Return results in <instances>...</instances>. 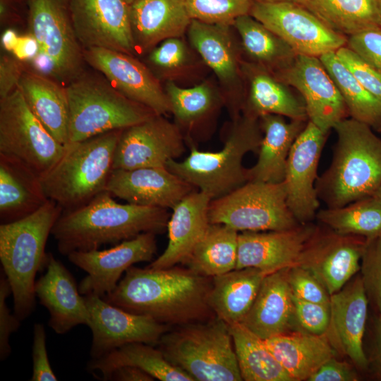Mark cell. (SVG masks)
<instances>
[{
  "instance_id": "obj_5",
  "label": "cell",
  "mask_w": 381,
  "mask_h": 381,
  "mask_svg": "<svg viewBox=\"0 0 381 381\" xmlns=\"http://www.w3.org/2000/svg\"><path fill=\"white\" fill-rule=\"evenodd\" d=\"M262 131L259 118L241 113L232 119L223 147L216 152L190 145L183 160H171L166 167L212 199L224 196L248 182L244 156L258 152Z\"/></svg>"
},
{
  "instance_id": "obj_31",
  "label": "cell",
  "mask_w": 381,
  "mask_h": 381,
  "mask_svg": "<svg viewBox=\"0 0 381 381\" xmlns=\"http://www.w3.org/2000/svg\"><path fill=\"white\" fill-rule=\"evenodd\" d=\"M259 120L263 135L258 160L247 169L248 181L283 182L290 150L307 122H287L284 116L271 114L260 116Z\"/></svg>"
},
{
  "instance_id": "obj_38",
  "label": "cell",
  "mask_w": 381,
  "mask_h": 381,
  "mask_svg": "<svg viewBox=\"0 0 381 381\" xmlns=\"http://www.w3.org/2000/svg\"><path fill=\"white\" fill-rule=\"evenodd\" d=\"M238 232L222 224H210L182 263L194 272L214 277L236 267Z\"/></svg>"
},
{
  "instance_id": "obj_14",
  "label": "cell",
  "mask_w": 381,
  "mask_h": 381,
  "mask_svg": "<svg viewBox=\"0 0 381 381\" xmlns=\"http://www.w3.org/2000/svg\"><path fill=\"white\" fill-rule=\"evenodd\" d=\"M156 235L143 233L109 249L68 254V260L87 273L78 285L80 294L103 298L115 289L129 267L138 262H152L157 250Z\"/></svg>"
},
{
  "instance_id": "obj_55",
  "label": "cell",
  "mask_w": 381,
  "mask_h": 381,
  "mask_svg": "<svg viewBox=\"0 0 381 381\" xmlns=\"http://www.w3.org/2000/svg\"><path fill=\"white\" fill-rule=\"evenodd\" d=\"M40 46L37 40L30 33L19 35L11 54L17 59L28 64L38 54Z\"/></svg>"
},
{
  "instance_id": "obj_59",
  "label": "cell",
  "mask_w": 381,
  "mask_h": 381,
  "mask_svg": "<svg viewBox=\"0 0 381 381\" xmlns=\"http://www.w3.org/2000/svg\"><path fill=\"white\" fill-rule=\"evenodd\" d=\"M373 195L381 200V185L378 187Z\"/></svg>"
},
{
  "instance_id": "obj_11",
  "label": "cell",
  "mask_w": 381,
  "mask_h": 381,
  "mask_svg": "<svg viewBox=\"0 0 381 381\" xmlns=\"http://www.w3.org/2000/svg\"><path fill=\"white\" fill-rule=\"evenodd\" d=\"M250 15L282 39L296 54L320 57L346 45L345 35L296 2L253 1Z\"/></svg>"
},
{
  "instance_id": "obj_57",
  "label": "cell",
  "mask_w": 381,
  "mask_h": 381,
  "mask_svg": "<svg viewBox=\"0 0 381 381\" xmlns=\"http://www.w3.org/2000/svg\"><path fill=\"white\" fill-rule=\"evenodd\" d=\"M19 35L15 29L11 28H6L1 36V44L3 49L11 54L17 43Z\"/></svg>"
},
{
  "instance_id": "obj_28",
  "label": "cell",
  "mask_w": 381,
  "mask_h": 381,
  "mask_svg": "<svg viewBox=\"0 0 381 381\" xmlns=\"http://www.w3.org/2000/svg\"><path fill=\"white\" fill-rule=\"evenodd\" d=\"M288 268L265 277L250 309L241 323L264 340L294 332V327L297 325L287 279Z\"/></svg>"
},
{
  "instance_id": "obj_51",
  "label": "cell",
  "mask_w": 381,
  "mask_h": 381,
  "mask_svg": "<svg viewBox=\"0 0 381 381\" xmlns=\"http://www.w3.org/2000/svg\"><path fill=\"white\" fill-rule=\"evenodd\" d=\"M32 373L31 381H56L50 365L46 346V332L43 325L35 323L32 347Z\"/></svg>"
},
{
  "instance_id": "obj_39",
  "label": "cell",
  "mask_w": 381,
  "mask_h": 381,
  "mask_svg": "<svg viewBox=\"0 0 381 381\" xmlns=\"http://www.w3.org/2000/svg\"><path fill=\"white\" fill-rule=\"evenodd\" d=\"M229 329L243 380L293 381L264 339L241 323L229 325Z\"/></svg>"
},
{
  "instance_id": "obj_23",
  "label": "cell",
  "mask_w": 381,
  "mask_h": 381,
  "mask_svg": "<svg viewBox=\"0 0 381 381\" xmlns=\"http://www.w3.org/2000/svg\"><path fill=\"white\" fill-rule=\"evenodd\" d=\"M368 299L361 274L330 296L331 319L325 334L333 347L362 370H368L363 348Z\"/></svg>"
},
{
  "instance_id": "obj_19",
  "label": "cell",
  "mask_w": 381,
  "mask_h": 381,
  "mask_svg": "<svg viewBox=\"0 0 381 381\" xmlns=\"http://www.w3.org/2000/svg\"><path fill=\"white\" fill-rule=\"evenodd\" d=\"M86 64L101 73L120 93L156 114H171V105L161 81L135 56L103 49H83Z\"/></svg>"
},
{
  "instance_id": "obj_29",
  "label": "cell",
  "mask_w": 381,
  "mask_h": 381,
  "mask_svg": "<svg viewBox=\"0 0 381 381\" xmlns=\"http://www.w3.org/2000/svg\"><path fill=\"white\" fill-rule=\"evenodd\" d=\"M164 90L171 105L174 123L181 131L187 146L202 140V133L217 116L224 102L219 87L205 80L190 87L165 82Z\"/></svg>"
},
{
  "instance_id": "obj_10",
  "label": "cell",
  "mask_w": 381,
  "mask_h": 381,
  "mask_svg": "<svg viewBox=\"0 0 381 381\" xmlns=\"http://www.w3.org/2000/svg\"><path fill=\"white\" fill-rule=\"evenodd\" d=\"M58 142L28 107L18 87L0 99V155L15 159L40 177L49 171L64 153Z\"/></svg>"
},
{
  "instance_id": "obj_32",
  "label": "cell",
  "mask_w": 381,
  "mask_h": 381,
  "mask_svg": "<svg viewBox=\"0 0 381 381\" xmlns=\"http://www.w3.org/2000/svg\"><path fill=\"white\" fill-rule=\"evenodd\" d=\"M18 88L32 111L60 143H69V105L66 87L57 80L26 69Z\"/></svg>"
},
{
  "instance_id": "obj_36",
  "label": "cell",
  "mask_w": 381,
  "mask_h": 381,
  "mask_svg": "<svg viewBox=\"0 0 381 381\" xmlns=\"http://www.w3.org/2000/svg\"><path fill=\"white\" fill-rule=\"evenodd\" d=\"M131 365L139 368L162 381H194L186 372L171 364L155 346L133 342L121 346L104 356L92 358L87 365L90 372L99 371L103 380H108L116 368Z\"/></svg>"
},
{
  "instance_id": "obj_52",
  "label": "cell",
  "mask_w": 381,
  "mask_h": 381,
  "mask_svg": "<svg viewBox=\"0 0 381 381\" xmlns=\"http://www.w3.org/2000/svg\"><path fill=\"white\" fill-rule=\"evenodd\" d=\"M4 53L0 58V99L4 98L18 87L27 64L12 54Z\"/></svg>"
},
{
  "instance_id": "obj_20",
  "label": "cell",
  "mask_w": 381,
  "mask_h": 381,
  "mask_svg": "<svg viewBox=\"0 0 381 381\" xmlns=\"http://www.w3.org/2000/svg\"><path fill=\"white\" fill-rule=\"evenodd\" d=\"M365 245L363 237L341 234L330 229L321 231L318 227L295 265L312 273L331 296L360 271Z\"/></svg>"
},
{
  "instance_id": "obj_15",
  "label": "cell",
  "mask_w": 381,
  "mask_h": 381,
  "mask_svg": "<svg viewBox=\"0 0 381 381\" xmlns=\"http://www.w3.org/2000/svg\"><path fill=\"white\" fill-rule=\"evenodd\" d=\"M184 136L164 116L150 119L122 130L117 143L113 169L166 167L186 150Z\"/></svg>"
},
{
  "instance_id": "obj_21",
  "label": "cell",
  "mask_w": 381,
  "mask_h": 381,
  "mask_svg": "<svg viewBox=\"0 0 381 381\" xmlns=\"http://www.w3.org/2000/svg\"><path fill=\"white\" fill-rule=\"evenodd\" d=\"M327 133L308 121L290 150L284 183L287 205L300 224L316 217L320 206L315 183Z\"/></svg>"
},
{
  "instance_id": "obj_8",
  "label": "cell",
  "mask_w": 381,
  "mask_h": 381,
  "mask_svg": "<svg viewBox=\"0 0 381 381\" xmlns=\"http://www.w3.org/2000/svg\"><path fill=\"white\" fill-rule=\"evenodd\" d=\"M66 87L69 105V142L124 129L157 115L123 95L104 77L84 72Z\"/></svg>"
},
{
  "instance_id": "obj_54",
  "label": "cell",
  "mask_w": 381,
  "mask_h": 381,
  "mask_svg": "<svg viewBox=\"0 0 381 381\" xmlns=\"http://www.w3.org/2000/svg\"><path fill=\"white\" fill-rule=\"evenodd\" d=\"M368 359V370L381 381V315L377 314L373 322Z\"/></svg>"
},
{
  "instance_id": "obj_12",
  "label": "cell",
  "mask_w": 381,
  "mask_h": 381,
  "mask_svg": "<svg viewBox=\"0 0 381 381\" xmlns=\"http://www.w3.org/2000/svg\"><path fill=\"white\" fill-rule=\"evenodd\" d=\"M28 33L55 65L57 80L66 85L84 73L83 48L75 36L67 0H28Z\"/></svg>"
},
{
  "instance_id": "obj_22",
  "label": "cell",
  "mask_w": 381,
  "mask_h": 381,
  "mask_svg": "<svg viewBox=\"0 0 381 381\" xmlns=\"http://www.w3.org/2000/svg\"><path fill=\"white\" fill-rule=\"evenodd\" d=\"M195 190L167 167L113 169L105 189L130 204L167 210Z\"/></svg>"
},
{
  "instance_id": "obj_61",
  "label": "cell",
  "mask_w": 381,
  "mask_h": 381,
  "mask_svg": "<svg viewBox=\"0 0 381 381\" xmlns=\"http://www.w3.org/2000/svg\"><path fill=\"white\" fill-rule=\"evenodd\" d=\"M125 2H126L128 4H131L133 1L135 0H123Z\"/></svg>"
},
{
  "instance_id": "obj_56",
  "label": "cell",
  "mask_w": 381,
  "mask_h": 381,
  "mask_svg": "<svg viewBox=\"0 0 381 381\" xmlns=\"http://www.w3.org/2000/svg\"><path fill=\"white\" fill-rule=\"evenodd\" d=\"M155 379L143 370L131 365H125L115 369L108 380L114 381H154Z\"/></svg>"
},
{
  "instance_id": "obj_53",
  "label": "cell",
  "mask_w": 381,
  "mask_h": 381,
  "mask_svg": "<svg viewBox=\"0 0 381 381\" xmlns=\"http://www.w3.org/2000/svg\"><path fill=\"white\" fill-rule=\"evenodd\" d=\"M358 375L346 362L335 356L323 363L309 378L308 381H356Z\"/></svg>"
},
{
  "instance_id": "obj_6",
  "label": "cell",
  "mask_w": 381,
  "mask_h": 381,
  "mask_svg": "<svg viewBox=\"0 0 381 381\" xmlns=\"http://www.w3.org/2000/svg\"><path fill=\"white\" fill-rule=\"evenodd\" d=\"M122 130L66 145L58 162L41 177L47 198L59 204L63 210H71L85 205L105 190Z\"/></svg>"
},
{
  "instance_id": "obj_1",
  "label": "cell",
  "mask_w": 381,
  "mask_h": 381,
  "mask_svg": "<svg viewBox=\"0 0 381 381\" xmlns=\"http://www.w3.org/2000/svg\"><path fill=\"white\" fill-rule=\"evenodd\" d=\"M212 278L188 267H129L103 298L126 311L167 325L203 322L215 315L208 303Z\"/></svg>"
},
{
  "instance_id": "obj_16",
  "label": "cell",
  "mask_w": 381,
  "mask_h": 381,
  "mask_svg": "<svg viewBox=\"0 0 381 381\" xmlns=\"http://www.w3.org/2000/svg\"><path fill=\"white\" fill-rule=\"evenodd\" d=\"M67 5L83 49L97 47L137 55L130 5L123 0H67Z\"/></svg>"
},
{
  "instance_id": "obj_33",
  "label": "cell",
  "mask_w": 381,
  "mask_h": 381,
  "mask_svg": "<svg viewBox=\"0 0 381 381\" xmlns=\"http://www.w3.org/2000/svg\"><path fill=\"white\" fill-rule=\"evenodd\" d=\"M48 200L36 172L15 159L0 155L1 224L32 214Z\"/></svg>"
},
{
  "instance_id": "obj_46",
  "label": "cell",
  "mask_w": 381,
  "mask_h": 381,
  "mask_svg": "<svg viewBox=\"0 0 381 381\" xmlns=\"http://www.w3.org/2000/svg\"><path fill=\"white\" fill-rule=\"evenodd\" d=\"M294 315L301 331L316 334H325L331 319L330 305L304 301L293 296Z\"/></svg>"
},
{
  "instance_id": "obj_13",
  "label": "cell",
  "mask_w": 381,
  "mask_h": 381,
  "mask_svg": "<svg viewBox=\"0 0 381 381\" xmlns=\"http://www.w3.org/2000/svg\"><path fill=\"white\" fill-rule=\"evenodd\" d=\"M231 27L192 19L187 35L190 45L216 75L224 107L233 119L242 113L244 98L241 59Z\"/></svg>"
},
{
  "instance_id": "obj_4",
  "label": "cell",
  "mask_w": 381,
  "mask_h": 381,
  "mask_svg": "<svg viewBox=\"0 0 381 381\" xmlns=\"http://www.w3.org/2000/svg\"><path fill=\"white\" fill-rule=\"evenodd\" d=\"M62 212L49 199L32 214L0 225L1 270L11 288L13 312L21 321L35 309L36 275L46 267L47 241Z\"/></svg>"
},
{
  "instance_id": "obj_7",
  "label": "cell",
  "mask_w": 381,
  "mask_h": 381,
  "mask_svg": "<svg viewBox=\"0 0 381 381\" xmlns=\"http://www.w3.org/2000/svg\"><path fill=\"white\" fill-rule=\"evenodd\" d=\"M171 364L195 381H241L229 325L217 317L180 326L160 339Z\"/></svg>"
},
{
  "instance_id": "obj_25",
  "label": "cell",
  "mask_w": 381,
  "mask_h": 381,
  "mask_svg": "<svg viewBox=\"0 0 381 381\" xmlns=\"http://www.w3.org/2000/svg\"><path fill=\"white\" fill-rule=\"evenodd\" d=\"M45 269L35 282V294L49 312V326L58 334L79 325L87 326L89 310L73 276L52 253L47 255Z\"/></svg>"
},
{
  "instance_id": "obj_60",
  "label": "cell",
  "mask_w": 381,
  "mask_h": 381,
  "mask_svg": "<svg viewBox=\"0 0 381 381\" xmlns=\"http://www.w3.org/2000/svg\"><path fill=\"white\" fill-rule=\"evenodd\" d=\"M374 128H375L377 132L381 133V123H380V124H378L377 126H376L375 127H374Z\"/></svg>"
},
{
  "instance_id": "obj_48",
  "label": "cell",
  "mask_w": 381,
  "mask_h": 381,
  "mask_svg": "<svg viewBox=\"0 0 381 381\" xmlns=\"http://www.w3.org/2000/svg\"><path fill=\"white\" fill-rule=\"evenodd\" d=\"M335 52L356 80L381 101V74L346 46Z\"/></svg>"
},
{
  "instance_id": "obj_34",
  "label": "cell",
  "mask_w": 381,
  "mask_h": 381,
  "mask_svg": "<svg viewBox=\"0 0 381 381\" xmlns=\"http://www.w3.org/2000/svg\"><path fill=\"white\" fill-rule=\"evenodd\" d=\"M264 341L293 381L308 380L336 354L335 349L325 334L316 335L298 330Z\"/></svg>"
},
{
  "instance_id": "obj_40",
  "label": "cell",
  "mask_w": 381,
  "mask_h": 381,
  "mask_svg": "<svg viewBox=\"0 0 381 381\" xmlns=\"http://www.w3.org/2000/svg\"><path fill=\"white\" fill-rule=\"evenodd\" d=\"M233 27L252 61L272 73L288 66L297 55L282 39L250 14L237 18Z\"/></svg>"
},
{
  "instance_id": "obj_24",
  "label": "cell",
  "mask_w": 381,
  "mask_h": 381,
  "mask_svg": "<svg viewBox=\"0 0 381 381\" xmlns=\"http://www.w3.org/2000/svg\"><path fill=\"white\" fill-rule=\"evenodd\" d=\"M317 229L309 222L286 230L238 233L236 269L253 267L270 274L292 267Z\"/></svg>"
},
{
  "instance_id": "obj_35",
  "label": "cell",
  "mask_w": 381,
  "mask_h": 381,
  "mask_svg": "<svg viewBox=\"0 0 381 381\" xmlns=\"http://www.w3.org/2000/svg\"><path fill=\"white\" fill-rule=\"evenodd\" d=\"M267 274L246 267L212 277L208 303L215 316L229 325L241 323Z\"/></svg>"
},
{
  "instance_id": "obj_50",
  "label": "cell",
  "mask_w": 381,
  "mask_h": 381,
  "mask_svg": "<svg viewBox=\"0 0 381 381\" xmlns=\"http://www.w3.org/2000/svg\"><path fill=\"white\" fill-rule=\"evenodd\" d=\"M346 46L381 74V28L348 36Z\"/></svg>"
},
{
  "instance_id": "obj_37",
  "label": "cell",
  "mask_w": 381,
  "mask_h": 381,
  "mask_svg": "<svg viewBox=\"0 0 381 381\" xmlns=\"http://www.w3.org/2000/svg\"><path fill=\"white\" fill-rule=\"evenodd\" d=\"M297 3L344 35L381 28V0H298Z\"/></svg>"
},
{
  "instance_id": "obj_44",
  "label": "cell",
  "mask_w": 381,
  "mask_h": 381,
  "mask_svg": "<svg viewBox=\"0 0 381 381\" xmlns=\"http://www.w3.org/2000/svg\"><path fill=\"white\" fill-rule=\"evenodd\" d=\"M252 0H186L192 19L210 24L233 26L235 20L250 14Z\"/></svg>"
},
{
  "instance_id": "obj_2",
  "label": "cell",
  "mask_w": 381,
  "mask_h": 381,
  "mask_svg": "<svg viewBox=\"0 0 381 381\" xmlns=\"http://www.w3.org/2000/svg\"><path fill=\"white\" fill-rule=\"evenodd\" d=\"M169 217L167 209L118 203L104 190L80 207L63 210L51 235L58 251L67 256L117 244L143 233L162 234L167 229Z\"/></svg>"
},
{
  "instance_id": "obj_18",
  "label": "cell",
  "mask_w": 381,
  "mask_h": 381,
  "mask_svg": "<svg viewBox=\"0 0 381 381\" xmlns=\"http://www.w3.org/2000/svg\"><path fill=\"white\" fill-rule=\"evenodd\" d=\"M273 73L301 93L308 121L324 132L349 116L339 89L319 57L297 54L288 66Z\"/></svg>"
},
{
  "instance_id": "obj_49",
  "label": "cell",
  "mask_w": 381,
  "mask_h": 381,
  "mask_svg": "<svg viewBox=\"0 0 381 381\" xmlns=\"http://www.w3.org/2000/svg\"><path fill=\"white\" fill-rule=\"evenodd\" d=\"M12 295L10 284L1 270L0 272V359L4 361L11 352L10 337L20 326L21 320L8 308L6 300Z\"/></svg>"
},
{
  "instance_id": "obj_58",
  "label": "cell",
  "mask_w": 381,
  "mask_h": 381,
  "mask_svg": "<svg viewBox=\"0 0 381 381\" xmlns=\"http://www.w3.org/2000/svg\"><path fill=\"white\" fill-rule=\"evenodd\" d=\"M257 2H277V1H292L297 3L298 0H252Z\"/></svg>"
},
{
  "instance_id": "obj_41",
  "label": "cell",
  "mask_w": 381,
  "mask_h": 381,
  "mask_svg": "<svg viewBox=\"0 0 381 381\" xmlns=\"http://www.w3.org/2000/svg\"><path fill=\"white\" fill-rule=\"evenodd\" d=\"M316 218L334 231L371 240L381 236V200L372 195L345 206L319 210Z\"/></svg>"
},
{
  "instance_id": "obj_43",
  "label": "cell",
  "mask_w": 381,
  "mask_h": 381,
  "mask_svg": "<svg viewBox=\"0 0 381 381\" xmlns=\"http://www.w3.org/2000/svg\"><path fill=\"white\" fill-rule=\"evenodd\" d=\"M190 48L183 37L167 39L148 53L147 66L160 81L176 83L190 75L199 64H204Z\"/></svg>"
},
{
  "instance_id": "obj_3",
  "label": "cell",
  "mask_w": 381,
  "mask_h": 381,
  "mask_svg": "<svg viewBox=\"0 0 381 381\" xmlns=\"http://www.w3.org/2000/svg\"><path fill=\"white\" fill-rule=\"evenodd\" d=\"M333 128L332 160L315 183L319 200L329 208L372 196L381 185V138L371 126L346 118Z\"/></svg>"
},
{
  "instance_id": "obj_17",
  "label": "cell",
  "mask_w": 381,
  "mask_h": 381,
  "mask_svg": "<svg viewBox=\"0 0 381 381\" xmlns=\"http://www.w3.org/2000/svg\"><path fill=\"white\" fill-rule=\"evenodd\" d=\"M92 332L90 353L97 358L125 344L142 342L158 345L170 326L153 318L126 311L96 295L84 296Z\"/></svg>"
},
{
  "instance_id": "obj_45",
  "label": "cell",
  "mask_w": 381,
  "mask_h": 381,
  "mask_svg": "<svg viewBox=\"0 0 381 381\" xmlns=\"http://www.w3.org/2000/svg\"><path fill=\"white\" fill-rule=\"evenodd\" d=\"M360 271L368 302L381 315V236L366 240Z\"/></svg>"
},
{
  "instance_id": "obj_47",
  "label": "cell",
  "mask_w": 381,
  "mask_h": 381,
  "mask_svg": "<svg viewBox=\"0 0 381 381\" xmlns=\"http://www.w3.org/2000/svg\"><path fill=\"white\" fill-rule=\"evenodd\" d=\"M287 279L293 296L300 299L330 305V295L309 271L294 265L287 269Z\"/></svg>"
},
{
  "instance_id": "obj_27",
  "label": "cell",
  "mask_w": 381,
  "mask_h": 381,
  "mask_svg": "<svg viewBox=\"0 0 381 381\" xmlns=\"http://www.w3.org/2000/svg\"><path fill=\"white\" fill-rule=\"evenodd\" d=\"M211 200L206 193L195 190L172 208L167 224V248L148 267L169 268L187 259L210 224L208 209Z\"/></svg>"
},
{
  "instance_id": "obj_26",
  "label": "cell",
  "mask_w": 381,
  "mask_h": 381,
  "mask_svg": "<svg viewBox=\"0 0 381 381\" xmlns=\"http://www.w3.org/2000/svg\"><path fill=\"white\" fill-rule=\"evenodd\" d=\"M130 19L137 55L167 39L182 37L192 20L186 0H135L130 4Z\"/></svg>"
},
{
  "instance_id": "obj_9",
  "label": "cell",
  "mask_w": 381,
  "mask_h": 381,
  "mask_svg": "<svg viewBox=\"0 0 381 381\" xmlns=\"http://www.w3.org/2000/svg\"><path fill=\"white\" fill-rule=\"evenodd\" d=\"M208 217L210 224L238 232L286 230L301 224L287 205L284 182L248 181L211 200Z\"/></svg>"
},
{
  "instance_id": "obj_42",
  "label": "cell",
  "mask_w": 381,
  "mask_h": 381,
  "mask_svg": "<svg viewBox=\"0 0 381 381\" xmlns=\"http://www.w3.org/2000/svg\"><path fill=\"white\" fill-rule=\"evenodd\" d=\"M320 59L339 89L350 118L375 127L381 123V101L370 94L353 75L335 52Z\"/></svg>"
},
{
  "instance_id": "obj_30",
  "label": "cell",
  "mask_w": 381,
  "mask_h": 381,
  "mask_svg": "<svg viewBox=\"0 0 381 381\" xmlns=\"http://www.w3.org/2000/svg\"><path fill=\"white\" fill-rule=\"evenodd\" d=\"M241 70L243 79L248 85L243 114L256 118L271 114L290 119H308L304 102L299 101L272 72L256 63L243 60Z\"/></svg>"
}]
</instances>
